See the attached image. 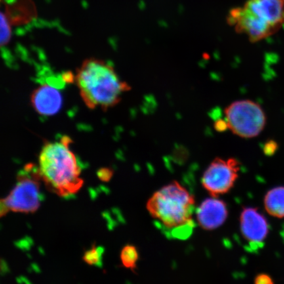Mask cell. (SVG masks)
Instances as JSON below:
<instances>
[{
  "mask_svg": "<svg viewBox=\"0 0 284 284\" xmlns=\"http://www.w3.org/2000/svg\"><path fill=\"white\" fill-rule=\"evenodd\" d=\"M195 201L180 183L173 181L155 192L147 201V211L168 229L190 226Z\"/></svg>",
  "mask_w": 284,
  "mask_h": 284,
  "instance_id": "cell-3",
  "label": "cell"
},
{
  "mask_svg": "<svg viewBox=\"0 0 284 284\" xmlns=\"http://www.w3.org/2000/svg\"><path fill=\"white\" fill-rule=\"evenodd\" d=\"M254 283L256 284H272L273 283L272 277L266 273H261L256 275L254 279Z\"/></svg>",
  "mask_w": 284,
  "mask_h": 284,
  "instance_id": "cell-17",
  "label": "cell"
},
{
  "mask_svg": "<svg viewBox=\"0 0 284 284\" xmlns=\"http://www.w3.org/2000/svg\"><path fill=\"white\" fill-rule=\"evenodd\" d=\"M10 210L6 199H0V218L6 215Z\"/></svg>",
  "mask_w": 284,
  "mask_h": 284,
  "instance_id": "cell-18",
  "label": "cell"
},
{
  "mask_svg": "<svg viewBox=\"0 0 284 284\" xmlns=\"http://www.w3.org/2000/svg\"><path fill=\"white\" fill-rule=\"evenodd\" d=\"M62 77L63 81L66 84H73L74 82H75V76L71 71H66V72L63 73Z\"/></svg>",
  "mask_w": 284,
  "mask_h": 284,
  "instance_id": "cell-19",
  "label": "cell"
},
{
  "mask_svg": "<svg viewBox=\"0 0 284 284\" xmlns=\"http://www.w3.org/2000/svg\"><path fill=\"white\" fill-rule=\"evenodd\" d=\"M240 228L244 238L251 244L261 243L269 231L266 218L255 208H243L240 215Z\"/></svg>",
  "mask_w": 284,
  "mask_h": 284,
  "instance_id": "cell-8",
  "label": "cell"
},
{
  "mask_svg": "<svg viewBox=\"0 0 284 284\" xmlns=\"http://www.w3.org/2000/svg\"><path fill=\"white\" fill-rule=\"evenodd\" d=\"M12 39V28L8 17L0 12V48L9 43Z\"/></svg>",
  "mask_w": 284,
  "mask_h": 284,
  "instance_id": "cell-13",
  "label": "cell"
},
{
  "mask_svg": "<svg viewBox=\"0 0 284 284\" xmlns=\"http://www.w3.org/2000/svg\"><path fill=\"white\" fill-rule=\"evenodd\" d=\"M75 83L84 104L90 109L107 111L121 102L130 84L123 81L114 67L104 60L89 58L77 69Z\"/></svg>",
  "mask_w": 284,
  "mask_h": 284,
  "instance_id": "cell-1",
  "label": "cell"
},
{
  "mask_svg": "<svg viewBox=\"0 0 284 284\" xmlns=\"http://www.w3.org/2000/svg\"><path fill=\"white\" fill-rule=\"evenodd\" d=\"M265 209L270 215L284 218V187L279 186L270 189L264 199Z\"/></svg>",
  "mask_w": 284,
  "mask_h": 284,
  "instance_id": "cell-11",
  "label": "cell"
},
{
  "mask_svg": "<svg viewBox=\"0 0 284 284\" xmlns=\"http://www.w3.org/2000/svg\"><path fill=\"white\" fill-rule=\"evenodd\" d=\"M8 269L7 265L3 260L0 259V273H5Z\"/></svg>",
  "mask_w": 284,
  "mask_h": 284,
  "instance_id": "cell-20",
  "label": "cell"
},
{
  "mask_svg": "<svg viewBox=\"0 0 284 284\" xmlns=\"http://www.w3.org/2000/svg\"><path fill=\"white\" fill-rule=\"evenodd\" d=\"M228 210L224 201L218 197L206 199L197 208L196 218L201 228L213 230L219 228L227 219Z\"/></svg>",
  "mask_w": 284,
  "mask_h": 284,
  "instance_id": "cell-7",
  "label": "cell"
},
{
  "mask_svg": "<svg viewBox=\"0 0 284 284\" xmlns=\"http://www.w3.org/2000/svg\"><path fill=\"white\" fill-rule=\"evenodd\" d=\"M114 174V171L111 168H102L98 170L97 175L101 181L108 182L111 180Z\"/></svg>",
  "mask_w": 284,
  "mask_h": 284,
  "instance_id": "cell-15",
  "label": "cell"
},
{
  "mask_svg": "<svg viewBox=\"0 0 284 284\" xmlns=\"http://www.w3.org/2000/svg\"><path fill=\"white\" fill-rule=\"evenodd\" d=\"M139 259L138 249L134 245H126L121 252L122 264L126 268L134 271L137 268V262Z\"/></svg>",
  "mask_w": 284,
  "mask_h": 284,
  "instance_id": "cell-12",
  "label": "cell"
},
{
  "mask_svg": "<svg viewBox=\"0 0 284 284\" xmlns=\"http://www.w3.org/2000/svg\"><path fill=\"white\" fill-rule=\"evenodd\" d=\"M282 1L284 2V0H282Z\"/></svg>",
  "mask_w": 284,
  "mask_h": 284,
  "instance_id": "cell-22",
  "label": "cell"
},
{
  "mask_svg": "<svg viewBox=\"0 0 284 284\" xmlns=\"http://www.w3.org/2000/svg\"><path fill=\"white\" fill-rule=\"evenodd\" d=\"M243 7L278 30L284 25L282 0H247Z\"/></svg>",
  "mask_w": 284,
  "mask_h": 284,
  "instance_id": "cell-10",
  "label": "cell"
},
{
  "mask_svg": "<svg viewBox=\"0 0 284 284\" xmlns=\"http://www.w3.org/2000/svg\"><path fill=\"white\" fill-rule=\"evenodd\" d=\"M33 109L39 115L53 116L61 110L63 98L60 91L50 84H44L34 90L31 96Z\"/></svg>",
  "mask_w": 284,
  "mask_h": 284,
  "instance_id": "cell-9",
  "label": "cell"
},
{
  "mask_svg": "<svg viewBox=\"0 0 284 284\" xmlns=\"http://www.w3.org/2000/svg\"><path fill=\"white\" fill-rule=\"evenodd\" d=\"M69 137L60 142H46L40 154L39 173L48 188L62 197L75 194L83 186L81 168L71 150Z\"/></svg>",
  "mask_w": 284,
  "mask_h": 284,
  "instance_id": "cell-2",
  "label": "cell"
},
{
  "mask_svg": "<svg viewBox=\"0 0 284 284\" xmlns=\"http://www.w3.org/2000/svg\"><path fill=\"white\" fill-rule=\"evenodd\" d=\"M227 128L243 138L257 136L266 125V115L261 107L251 100L233 102L224 111Z\"/></svg>",
  "mask_w": 284,
  "mask_h": 284,
  "instance_id": "cell-4",
  "label": "cell"
},
{
  "mask_svg": "<svg viewBox=\"0 0 284 284\" xmlns=\"http://www.w3.org/2000/svg\"><path fill=\"white\" fill-rule=\"evenodd\" d=\"M39 168L29 164L18 175L16 185L6 197L10 210L33 213L41 204V180Z\"/></svg>",
  "mask_w": 284,
  "mask_h": 284,
  "instance_id": "cell-5",
  "label": "cell"
},
{
  "mask_svg": "<svg viewBox=\"0 0 284 284\" xmlns=\"http://www.w3.org/2000/svg\"><path fill=\"white\" fill-rule=\"evenodd\" d=\"M277 148H278V144L275 141L268 140V142L265 143L263 147V151L266 155L271 156L276 151Z\"/></svg>",
  "mask_w": 284,
  "mask_h": 284,
  "instance_id": "cell-16",
  "label": "cell"
},
{
  "mask_svg": "<svg viewBox=\"0 0 284 284\" xmlns=\"http://www.w3.org/2000/svg\"><path fill=\"white\" fill-rule=\"evenodd\" d=\"M104 251L103 248L96 247V246L94 245L91 249L84 252L83 256L84 261L90 265L100 266Z\"/></svg>",
  "mask_w": 284,
  "mask_h": 284,
  "instance_id": "cell-14",
  "label": "cell"
},
{
  "mask_svg": "<svg viewBox=\"0 0 284 284\" xmlns=\"http://www.w3.org/2000/svg\"><path fill=\"white\" fill-rule=\"evenodd\" d=\"M2 0H0V2H1Z\"/></svg>",
  "mask_w": 284,
  "mask_h": 284,
  "instance_id": "cell-21",
  "label": "cell"
},
{
  "mask_svg": "<svg viewBox=\"0 0 284 284\" xmlns=\"http://www.w3.org/2000/svg\"><path fill=\"white\" fill-rule=\"evenodd\" d=\"M240 166L237 160L215 158L204 172L202 186L212 197L229 192L238 178Z\"/></svg>",
  "mask_w": 284,
  "mask_h": 284,
  "instance_id": "cell-6",
  "label": "cell"
}]
</instances>
